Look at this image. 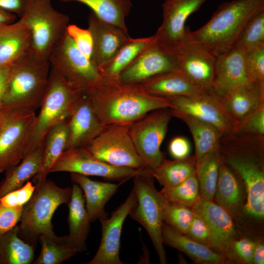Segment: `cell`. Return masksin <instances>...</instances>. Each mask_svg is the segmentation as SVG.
<instances>
[{
  "label": "cell",
  "instance_id": "23",
  "mask_svg": "<svg viewBox=\"0 0 264 264\" xmlns=\"http://www.w3.org/2000/svg\"><path fill=\"white\" fill-rule=\"evenodd\" d=\"M221 97L233 123V131L264 104V83L251 82Z\"/></svg>",
  "mask_w": 264,
  "mask_h": 264
},
{
  "label": "cell",
  "instance_id": "49",
  "mask_svg": "<svg viewBox=\"0 0 264 264\" xmlns=\"http://www.w3.org/2000/svg\"><path fill=\"white\" fill-rule=\"evenodd\" d=\"M168 150L171 156L175 159H185L190 156L191 143L185 137L176 136L171 140Z\"/></svg>",
  "mask_w": 264,
  "mask_h": 264
},
{
  "label": "cell",
  "instance_id": "34",
  "mask_svg": "<svg viewBox=\"0 0 264 264\" xmlns=\"http://www.w3.org/2000/svg\"><path fill=\"white\" fill-rule=\"evenodd\" d=\"M16 225L0 234V264H30L34 258V246L18 235Z\"/></svg>",
  "mask_w": 264,
  "mask_h": 264
},
{
  "label": "cell",
  "instance_id": "10",
  "mask_svg": "<svg viewBox=\"0 0 264 264\" xmlns=\"http://www.w3.org/2000/svg\"><path fill=\"white\" fill-rule=\"evenodd\" d=\"M173 117L170 109L154 110L132 123L129 133L145 167L156 168L164 158L160 147Z\"/></svg>",
  "mask_w": 264,
  "mask_h": 264
},
{
  "label": "cell",
  "instance_id": "36",
  "mask_svg": "<svg viewBox=\"0 0 264 264\" xmlns=\"http://www.w3.org/2000/svg\"><path fill=\"white\" fill-rule=\"evenodd\" d=\"M196 171L195 155L174 160L164 158L156 168L152 170L154 178L163 187L176 186L196 175Z\"/></svg>",
  "mask_w": 264,
  "mask_h": 264
},
{
  "label": "cell",
  "instance_id": "27",
  "mask_svg": "<svg viewBox=\"0 0 264 264\" xmlns=\"http://www.w3.org/2000/svg\"><path fill=\"white\" fill-rule=\"evenodd\" d=\"M163 242L186 254L199 264H219L225 262L226 257L183 234L164 222L161 230Z\"/></svg>",
  "mask_w": 264,
  "mask_h": 264
},
{
  "label": "cell",
  "instance_id": "39",
  "mask_svg": "<svg viewBox=\"0 0 264 264\" xmlns=\"http://www.w3.org/2000/svg\"><path fill=\"white\" fill-rule=\"evenodd\" d=\"M39 240L41 250L34 264H60L77 254L66 243L55 242L44 236Z\"/></svg>",
  "mask_w": 264,
  "mask_h": 264
},
{
  "label": "cell",
  "instance_id": "32",
  "mask_svg": "<svg viewBox=\"0 0 264 264\" xmlns=\"http://www.w3.org/2000/svg\"><path fill=\"white\" fill-rule=\"evenodd\" d=\"M43 143L25 156L20 164L11 167L5 172L0 183V198L7 193L22 187L38 173L42 157Z\"/></svg>",
  "mask_w": 264,
  "mask_h": 264
},
{
  "label": "cell",
  "instance_id": "19",
  "mask_svg": "<svg viewBox=\"0 0 264 264\" xmlns=\"http://www.w3.org/2000/svg\"><path fill=\"white\" fill-rule=\"evenodd\" d=\"M88 29L93 41L90 61L97 68L109 61L130 38L128 32L101 20L91 11Z\"/></svg>",
  "mask_w": 264,
  "mask_h": 264
},
{
  "label": "cell",
  "instance_id": "35",
  "mask_svg": "<svg viewBox=\"0 0 264 264\" xmlns=\"http://www.w3.org/2000/svg\"><path fill=\"white\" fill-rule=\"evenodd\" d=\"M76 1L88 6L101 20L114 24L128 32L126 18L132 7V0H59Z\"/></svg>",
  "mask_w": 264,
  "mask_h": 264
},
{
  "label": "cell",
  "instance_id": "38",
  "mask_svg": "<svg viewBox=\"0 0 264 264\" xmlns=\"http://www.w3.org/2000/svg\"><path fill=\"white\" fill-rule=\"evenodd\" d=\"M167 201L192 208L199 199V188L196 174L181 183L170 187H163L159 191Z\"/></svg>",
  "mask_w": 264,
  "mask_h": 264
},
{
  "label": "cell",
  "instance_id": "30",
  "mask_svg": "<svg viewBox=\"0 0 264 264\" xmlns=\"http://www.w3.org/2000/svg\"><path fill=\"white\" fill-rule=\"evenodd\" d=\"M154 35L136 39L130 38L115 54L98 69L103 78L118 80L121 73L155 40Z\"/></svg>",
  "mask_w": 264,
  "mask_h": 264
},
{
  "label": "cell",
  "instance_id": "37",
  "mask_svg": "<svg viewBox=\"0 0 264 264\" xmlns=\"http://www.w3.org/2000/svg\"><path fill=\"white\" fill-rule=\"evenodd\" d=\"M222 160L219 146L205 155L197 164L196 175L199 188V199L213 200Z\"/></svg>",
  "mask_w": 264,
  "mask_h": 264
},
{
  "label": "cell",
  "instance_id": "3",
  "mask_svg": "<svg viewBox=\"0 0 264 264\" xmlns=\"http://www.w3.org/2000/svg\"><path fill=\"white\" fill-rule=\"evenodd\" d=\"M35 185L32 197L23 206L19 236L33 246L40 236L66 243L65 236L58 237L55 233L51 220L60 205L69 202L72 187H60L47 178Z\"/></svg>",
  "mask_w": 264,
  "mask_h": 264
},
{
  "label": "cell",
  "instance_id": "46",
  "mask_svg": "<svg viewBox=\"0 0 264 264\" xmlns=\"http://www.w3.org/2000/svg\"><path fill=\"white\" fill-rule=\"evenodd\" d=\"M66 32L78 49L90 60L93 49V41L88 29H83L75 24H69Z\"/></svg>",
  "mask_w": 264,
  "mask_h": 264
},
{
  "label": "cell",
  "instance_id": "54",
  "mask_svg": "<svg viewBox=\"0 0 264 264\" xmlns=\"http://www.w3.org/2000/svg\"><path fill=\"white\" fill-rule=\"evenodd\" d=\"M3 118H4L3 114L2 112V111L0 110V130L1 129V127L3 123Z\"/></svg>",
  "mask_w": 264,
  "mask_h": 264
},
{
  "label": "cell",
  "instance_id": "25",
  "mask_svg": "<svg viewBox=\"0 0 264 264\" xmlns=\"http://www.w3.org/2000/svg\"><path fill=\"white\" fill-rule=\"evenodd\" d=\"M71 197L68 205L69 233L65 236L66 243L77 254L87 249L86 240L91 222L86 208L82 190L77 184H72Z\"/></svg>",
  "mask_w": 264,
  "mask_h": 264
},
{
  "label": "cell",
  "instance_id": "42",
  "mask_svg": "<svg viewBox=\"0 0 264 264\" xmlns=\"http://www.w3.org/2000/svg\"><path fill=\"white\" fill-rule=\"evenodd\" d=\"M244 61L250 80L253 82L264 83V43L244 51Z\"/></svg>",
  "mask_w": 264,
  "mask_h": 264
},
{
  "label": "cell",
  "instance_id": "47",
  "mask_svg": "<svg viewBox=\"0 0 264 264\" xmlns=\"http://www.w3.org/2000/svg\"><path fill=\"white\" fill-rule=\"evenodd\" d=\"M232 132L264 136V104Z\"/></svg>",
  "mask_w": 264,
  "mask_h": 264
},
{
  "label": "cell",
  "instance_id": "13",
  "mask_svg": "<svg viewBox=\"0 0 264 264\" xmlns=\"http://www.w3.org/2000/svg\"><path fill=\"white\" fill-rule=\"evenodd\" d=\"M172 112L188 114L217 127L223 135L231 132L232 121L220 95L212 89L188 96L167 97Z\"/></svg>",
  "mask_w": 264,
  "mask_h": 264
},
{
  "label": "cell",
  "instance_id": "6",
  "mask_svg": "<svg viewBox=\"0 0 264 264\" xmlns=\"http://www.w3.org/2000/svg\"><path fill=\"white\" fill-rule=\"evenodd\" d=\"M51 66L32 53L10 67L8 88L0 110L35 111L47 87Z\"/></svg>",
  "mask_w": 264,
  "mask_h": 264
},
{
  "label": "cell",
  "instance_id": "9",
  "mask_svg": "<svg viewBox=\"0 0 264 264\" xmlns=\"http://www.w3.org/2000/svg\"><path fill=\"white\" fill-rule=\"evenodd\" d=\"M48 61L66 81L86 95L104 80L98 68L78 49L66 31Z\"/></svg>",
  "mask_w": 264,
  "mask_h": 264
},
{
  "label": "cell",
  "instance_id": "29",
  "mask_svg": "<svg viewBox=\"0 0 264 264\" xmlns=\"http://www.w3.org/2000/svg\"><path fill=\"white\" fill-rule=\"evenodd\" d=\"M171 113L173 116L183 121L189 128L194 141L197 164L205 155L219 147L223 134L217 127L188 114Z\"/></svg>",
  "mask_w": 264,
  "mask_h": 264
},
{
  "label": "cell",
  "instance_id": "28",
  "mask_svg": "<svg viewBox=\"0 0 264 264\" xmlns=\"http://www.w3.org/2000/svg\"><path fill=\"white\" fill-rule=\"evenodd\" d=\"M136 85L149 94L164 97L192 96L205 91L191 82L180 70L157 75Z\"/></svg>",
  "mask_w": 264,
  "mask_h": 264
},
{
  "label": "cell",
  "instance_id": "43",
  "mask_svg": "<svg viewBox=\"0 0 264 264\" xmlns=\"http://www.w3.org/2000/svg\"><path fill=\"white\" fill-rule=\"evenodd\" d=\"M186 235L204 245L220 251V247L208 225L195 215Z\"/></svg>",
  "mask_w": 264,
  "mask_h": 264
},
{
  "label": "cell",
  "instance_id": "17",
  "mask_svg": "<svg viewBox=\"0 0 264 264\" xmlns=\"http://www.w3.org/2000/svg\"><path fill=\"white\" fill-rule=\"evenodd\" d=\"M134 187L126 200L116 209L109 218L99 220L102 236L98 249L88 264H123L120 258L121 236L127 217L136 203Z\"/></svg>",
  "mask_w": 264,
  "mask_h": 264
},
{
  "label": "cell",
  "instance_id": "5",
  "mask_svg": "<svg viewBox=\"0 0 264 264\" xmlns=\"http://www.w3.org/2000/svg\"><path fill=\"white\" fill-rule=\"evenodd\" d=\"M256 135L235 133L224 138L220 149L228 152L225 163L243 180L246 188L247 202L244 209L250 217H264V171L262 164L249 153Z\"/></svg>",
  "mask_w": 264,
  "mask_h": 264
},
{
  "label": "cell",
  "instance_id": "2",
  "mask_svg": "<svg viewBox=\"0 0 264 264\" xmlns=\"http://www.w3.org/2000/svg\"><path fill=\"white\" fill-rule=\"evenodd\" d=\"M264 10V0L222 2L206 23L189 34L216 57L233 47L250 19Z\"/></svg>",
  "mask_w": 264,
  "mask_h": 264
},
{
  "label": "cell",
  "instance_id": "52",
  "mask_svg": "<svg viewBox=\"0 0 264 264\" xmlns=\"http://www.w3.org/2000/svg\"><path fill=\"white\" fill-rule=\"evenodd\" d=\"M252 263L264 264V245L262 242H255L253 253Z\"/></svg>",
  "mask_w": 264,
  "mask_h": 264
},
{
  "label": "cell",
  "instance_id": "1",
  "mask_svg": "<svg viewBox=\"0 0 264 264\" xmlns=\"http://www.w3.org/2000/svg\"><path fill=\"white\" fill-rule=\"evenodd\" d=\"M88 96L104 125H131L148 112L172 107L167 97L149 94L136 85L105 78Z\"/></svg>",
  "mask_w": 264,
  "mask_h": 264
},
{
  "label": "cell",
  "instance_id": "33",
  "mask_svg": "<svg viewBox=\"0 0 264 264\" xmlns=\"http://www.w3.org/2000/svg\"><path fill=\"white\" fill-rule=\"evenodd\" d=\"M241 185L235 172L222 158L220 163L214 198L226 211H234L242 200Z\"/></svg>",
  "mask_w": 264,
  "mask_h": 264
},
{
  "label": "cell",
  "instance_id": "41",
  "mask_svg": "<svg viewBox=\"0 0 264 264\" xmlns=\"http://www.w3.org/2000/svg\"><path fill=\"white\" fill-rule=\"evenodd\" d=\"M262 43H264V10L250 19L234 46L245 51Z\"/></svg>",
  "mask_w": 264,
  "mask_h": 264
},
{
  "label": "cell",
  "instance_id": "14",
  "mask_svg": "<svg viewBox=\"0 0 264 264\" xmlns=\"http://www.w3.org/2000/svg\"><path fill=\"white\" fill-rule=\"evenodd\" d=\"M139 170L110 165L98 159L83 147L65 150L50 169L49 173H74L124 182L133 177Z\"/></svg>",
  "mask_w": 264,
  "mask_h": 264
},
{
  "label": "cell",
  "instance_id": "18",
  "mask_svg": "<svg viewBox=\"0 0 264 264\" xmlns=\"http://www.w3.org/2000/svg\"><path fill=\"white\" fill-rule=\"evenodd\" d=\"M207 0H166L162 5V22L154 36L156 40L174 49L185 37V22Z\"/></svg>",
  "mask_w": 264,
  "mask_h": 264
},
{
  "label": "cell",
  "instance_id": "44",
  "mask_svg": "<svg viewBox=\"0 0 264 264\" xmlns=\"http://www.w3.org/2000/svg\"><path fill=\"white\" fill-rule=\"evenodd\" d=\"M255 245V242L248 239L234 240L227 244L223 255L243 263L251 264Z\"/></svg>",
  "mask_w": 264,
  "mask_h": 264
},
{
  "label": "cell",
  "instance_id": "26",
  "mask_svg": "<svg viewBox=\"0 0 264 264\" xmlns=\"http://www.w3.org/2000/svg\"><path fill=\"white\" fill-rule=\"evenodd\" d=\"M70 176L73 182L83 191L90 221L108 218L105 205L116 193L120 184L93 180L86 176L74 173H71Z\"/></svg>",
  "mask_w": 264,
  "mask_h": 264
},
{
  "label": "cell",
  "instance_id": "20",
  "mask_svg": "<svg viewBox=\"0 0 264 264\" xmlns=\"http://www.w3.org/2000/svg\"><path fill=\"white\" fill-rule=\"evenodd\" d=\"M244 51L233 46L216 57L212 89L220 96L251 82L246 73Z\"/></svg>",
  "mask_w": 264,
  "mask_h": 264
},
{
  "label": "cell",
  "instance_id": "48",
  "mask_svg": "<svg viewBox=\"0 0 264 264\" xmlns=\"http://www.w3.org/2000/svg\"><path fill=\"white\" fill-rule=\"evenodd\" d=\"M23 206L5 207L0 204V234L12 229L20 221Z\"/></svg>",
  "mask_w": 264,
  "mask_h": 264
},
{
  "label": "cell",
  "instance_id": "45",
  "mask_svg": "<svg viewBox=\"0 0 264 264\" xmlns=\"http://www.w3.org/2000/svg\"><path fill=\"white\" fill-rule=\"evenodd\" d=\"M36 185L29 180L22 187L11 191L0 198V204L8 207L23 206L31 198Z\"/></svg>",
  "mask_w": 264,
  "mask_h": 264
},
{
  "label": "cell",
  "instance_id": "16",
  "mask_svg": "<svg viewBox=\"0 0 264 264\" xmlns=\"http://www.w3.org/2000/svg\"><path fill=\"white\" fill-rule=\"evenodd\" d=\"M186 26L185 37L174 48L180 71L199 88L212 89L216 57L193 40Z\"/></svg>",
  "mask_w": 264,
  "mask_h": 264
},
{
  "label": "cell",
  "instance_id": "4",
  "mask_svg": "<svg viewBox=\"0 0 264 264\" xmlns=\"http://www.w3.org/2000/svg\"><path fill=\"white\" fill-rule=\"evenodd\" d=\"M85 95L51 67L40 110L32 126L23 157L43 144L46 134L53 127L68 119L78 103Z\"/></svg>",
  "mask_w": 264,
  "mask_h": 264
},
{
  "label": "cell",
  "instance_id": "50",
  "mask_svg": "<svg viewBox=\"0 0 264 264\" xmlns=\"http://www.w3.org/2000/svg\"><path fill=\"white\" fill-rule=\"evenodd\" d=\"M27 0H0V8L11 13L22 16Z\"/></svg>",
  "mask_w": 264,
  "mask_h": 264
},
{
  "label": "cell",
  "instance_id": "7",
  "mask_svg": "<svg viewBox=\"0 0 264 264\" xmlns=\"http://www.w3.org/2000/svg\"><path fill=\"white\" fill-rule=\"evenodd\" d=\"M133 178L137 200L129 215L145 229L159 263L165 264L167 258L161 234L165 199L154 185V178L151 169H140Z\"/></svg>",
  "mask_w": 264,
  "mask_h": 264
},
{
  "label": "cell",
  "instance_id": "21",
  "mask_svg": "<svg viewBox=\"0 0 264 264\" xmlns=\"http://www.w3.org/2000/svg\"><path fill=\"white\" fill-rule=\"evenodd\" d=\"M105 126L95 113L88 96H84L67 119L66 150L86 146L101 133Z\"/></svg>",
  "mask_w": 264,
  "mask_h": 264
},
{
  "label": "cell",
  "instance_id": "11",
  "mask_svg": "<svg viewBox=\"0 0 264 264\" xmlns=\"http://www.w3.org/2000/svg\"><path fill=\"white\" fill-rule=\"evenodd\" d=\"M130 125H105L101 133L85 147L96 158L111 165L136 169L145 167L130 137Z\"/></svg>",
  "mask_w": 264,
  "mask_h": 264
},
{
  "label": "cell",
  "instance_id": "22",
  "mask_svg": "<svg viewBox=\"0 0 264 264\" xmlns=\"http://www.w3.org/2000/svg\"><path fill=\"white\" fill-rule=\"evenodd\" d=\"M32 52L31 32L22 20L0 25V66L11 67Z\"/></svg>",
  "mask_w": 264,
  "mask_h": 264
},
{
  "label": "cell",
  "instance_id": "12",
  "mask_svg": "<svg viewBox=\"0 0 264 264\" xmlns=\"http://www.w3.org/2000/svg\"><path fill=\"white\" fill-rule=\"evenodd\" d=\"M3 121L0 130V173L22 160L36 117L35 111L0 110Z\"/></svg>",
  "mask_w": 264,
  "mask_h": 264
},
{
  "label": "cell",
  "instance_id": "53",
  "mask_svg": "<svg viewBox=\"0 0 264 264\" xmlns=\"http://www.w3.org/2000/svg\"><path fill=\"white\" fill-rule=\"evenodd\" d=\"M17 16L0 8V25L15 22Z\"/></svg>",
  "mask_w": 264,
  "mask_h": 264
},
{
  "label": "cell",
  "instance_id": "15",
  "mask_svg": "<svg viewBox=\"0 0 264 264\" xmlns=\"http://www.w3.org/2000/svg\"><path fill=\"white\" fill-rule=\"evenodd\" d=\"M176 70L179 68L175 51L155 39L121 73L118 81L138 85L157 75Z\"/></svg>",
  "mask_w": 264,
  "mask_h": 264
},
{
  "label": "cell",
  "instance_id": "24",
  "mask_svg": "<svg viewBox=\"0 0 264 264\" xmlns=\"http://www.w3.org/2000/svg\"><path fill=\"white\" fill-rule=\"evenodd\" d=\"M191 210L194 215L206 223L220 247V251L223 252L227 244L236 236L233 221L227 211L213 200L200 199Z\"/></svg>",
  "mask_w": 264,
  "mask_h": 264
},
{
  "label": "cell",
  "instance_id": "8",
  "mask_svg": "<svg viewBox=\"0 0 264 264\" xmlns=\"http://www.w3.org/2000/svg\"><path fill=\"white\" fill-rule=\"evenodd\" d=\"M20 18L30 30L33 55L48 61L50 53L66 31L68 16L55 10L51 0H27Z\"/></svg>",
  "mask_w": 264,
  "mask_h": 264
},
{
  "label": "cell",
  "instance_id": "51",
  "mask_svg": "<svg viewBox=\"0 0 264 264\" xmlns=\"http://www.w3.org/2000/svg\"><path fill=\"white\" fill-rule=\"evenodd\" d=\"M10 70V67L0 66V107L7 92Z\"/></svg>",
  "mask_w": 264,
  "mask_h": 264
},
{
  "label": "cell",
  "instance_id": "31",
  "mask_svg": "<svg viewBox=\"0 0 264 264\" xmlns=\"http://www.w3.org/2000/svg\"><path fill=\"white\" fill-rule=\"evenodd\" d=\"M67 138V120L53 127L46 134L39 171L33 177L35 184L45 179L49 171L66 150Z\"/></svg>",
  "mask_w": 264,
  "mask_h": 264
},
{
  "label": "cell",
  "instance_id": "40",
  "mask_svg": "<svg viewBox=\"0 0 264 264\" xmlns=\"http://www.w3.org/2000/svg\"><path fill=\"white\" fill-rule=\"evenodd\" d=\"M194 216V213L189 207L165 199L163 221L177 231L186 235Z\"/></svg>",
  "mask_w": 264,
  "mask_h": 264
}]
</instances>
